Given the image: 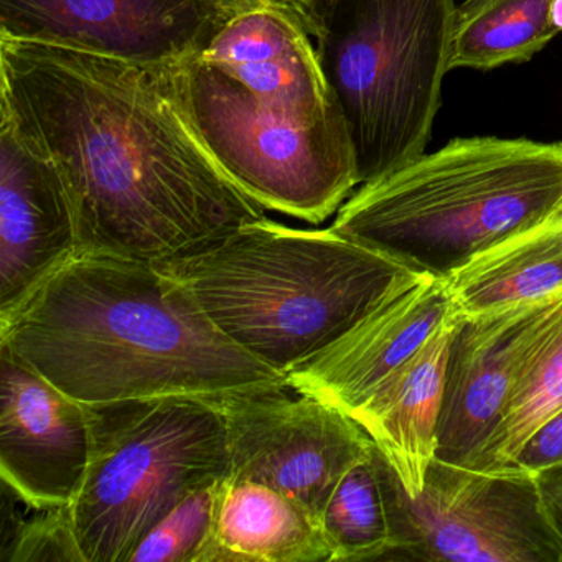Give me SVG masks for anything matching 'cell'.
I'll list each match as a JSON object with an SVG mask.
<instances>
[{"instance_id": "7a4b0ae2", "label": "cell", "mask_w": 562, "mask_h": 562, "mask_svg": "<svg viewBox=\"0 0 562 562\" xmlns=\"http://www.w3.org/2000/svg\"><path fill=\"white\" fill-rule=\"evenodd\" d=\"M0 345L87 406L288 383L226 338L156 262L117 256L65 262L0 322Z\"/></svg>"}, {"instance_id": "5b68a950", "label": "cell", "mask_w": 562, "mask_h": 562, "mask_svg": "<svg viewBox=\"0 0 562 562\" xmlns=\"http://www.w3.org/2000/svg\"><path fill=\"white\" fill-rule=\"evenodd\" d=\"M456 0H311V35L361 183L423 156L450 71Z\"/></svg>"}, {"instance_id": "e0dca14e", "label": "cell", "mask_w": 562, "mask_h": 562, "mask_svg": "<svg viewBox=\"0 0 562 562\" xmlns=\"http://www.w3.org/2000/svg\"><path fill=\"white\" fill-rule=\"evenodd\" d=\"M200 562H330L317 519L274 486L225 476Z\"/></svg>"}, {"instance_id": "30bf717a", "label": "cell", "mask_w": 562, "mask_h": 562, "mask_svg": "<svg viewBox=\"0 0 562 562\" xmlns=\"http://www.w3.org/2000/svg\"><path fill=\"white\" fill-rule=\"evenodd\" d=\"M236 14L225 0H0V37L176 67Z\"/></svg>"}, {"instance_id": "ffe728a7", "label": "cell", "mask_w": 562, "mask_h": 562, "mask_svg": "<svg viewBox=\"0 0 562 562\" xmlns=\"http://www.w3.org/2000/svg\"><path fill=\"white\" fill-rule=\"evenodd\" d=\"M552 0H465L457 5L450 70L531 60L555 35Z\"/></svg>"}, {"instance_id": "603a6c76", "label": "cell", "mask_w": 562, "mask_h": 562, "mask_svg": "<svg viewBox=\"0 0 562 562\" xmlns=\"http://www.w3.org/2000/svg\"><path fill=\"white\" fill-rule=\"evenodd\" d=\"M2 559L11 562H85L70 505L35 509L34 516L21 519Z\"/></svg>"}, {"instance_id": "5bb4252c", "label": "cell", "mask_w": 562, "mask_h": 562, "mask_svg": "<svg viewBox=\"0 0 562 562\" xmlns=\"http://www.w3.org/2000/svg\"><path fill=\"white\" fill-rule=\"evenodd\" d=\"M452 315L447 279L417 276L285 380L351 414Z\"/></svg>"}, {"instance_id": "4fadbf2b", "label": "cell", "mask_w": 562, "mask_h": 562, "mask_svg": "<svg viewBox=\"0 0 562 562\" xmlns=\"http://www.w3.org/2000/svg\"><path fill=\"white\" fill-rule=\"evenodd\" d=\"M77 255L60 173L0 111V322Z\"/></svg>"}, {"instance_id": "7c38bea8", "label": "cell", "mask_w": 562, "mask_h": 562, "mask_svg": "<svg viewBox=\"0 0 562 562\" xmlns=\"http://www.w3.org/2000/svg\"><path fill=\"white\" fill-rule=\"evenodd\" d=\"M562 292L457 317L447 363L436 459L465 467L502 416L519 367Z\"/></svg>"}, {"instance_id": "9c48e42d", "label": "cell", "mask_w": 562, "mask_h": 562, "mask_svg": "<svg viewBox=\"0 0 562 562\" xmlns=\"http://www.w3.org/2000/svg\"><path fill=\"white\" fill-rule=\"evenodd\" d=\"M216 401L228 430V475L274 486L318 525L341 476L374 449L350 414L288 383Z\"/></svg>"}, {"instance_id": "8fae6325", "label": "cell", "mask_w": 562, "mask_h": 562, "mask_svg": "<svg viewBox=\"0 0 562 562\" xmlns=\"http://www.w3.org/2000/svg\"><path fill=\"white\" fill-rule=\"evenodd\" d=\"M91 452L88 409L0 345V476L34 509L75 502Z\"/></svg>"}, {"instance_id": "7402d4cb", "label": "cell", "mask_w": 562, "mask_h": 562, "mask_svg": "<svg viewBox=\"0 0 562 562\" xmlns=\"http://www.w3.org/2000/svg\"><path fill=\"white\" fill-rule=\"evenodd\" d=\"M223 480L183 496L137 542L127 562H200L212 538Z\"/></svg>"}, {"instance_id": "277c9868", "label": "cell", "mask_w": 562, "mask_h": 562, "mask_svg": "<svg viewBox=\"0 0 562 562\" xmlns=\"http://www.w3.org/2000/svg\"><path fill=\"white\" fill-rule=\"evenodd\" d=\"M558 218L562 144L463 137L361 183L331 228L409 271L449 279Z\"/></svg>"}, {"instance_id": "d6986e66", "label": "cell", "mask_w": 562, "mask_h": 562, "mask_svg": "<svg viewBox=\"0 0 562 562\" xmlns=\"http://www.w3.org/2000/svg\"><path fill=\"white\" fill-rule=\"evenodd\" d=\"M561 409L562 301L526 353L498 423L465 467L479 472H512L525 440Z\"/></svg>"}, {"instance_id": "6da1fadb", "label": "cell", "mask_w": 562, "mask_h": 562, "mask_svg": "<svg viewBox=\"0 0 562 562\" xmlns=\"http://www.w3.org/2000/svg\"><path fill=\"white\" fill-rule=\"evenodd\" d=\"M0 111L60 173L78 252L169 261L266 216L203 143L170 67L0 37Z\"/></svg>"}, {"instance_id": "ba28073f", "label": "cell", "mask_w": 562, "mask_h": 562, "mask_svg": "<svg viewBox=\"0 0 562 562\" xmlns=\"http://www.w3.org/2000/svg\"><path fill=\"white\" fill-rule=\"evenodd\" d=\"M374 460L390 525L383 561L561 562L538 476L434 459L423 492L409 496L378 447Z\"/></svg>"}, {"instance_id": "3957f363", "label": "cell", "mask_w": 562, "mask_h": 562, "mask_svg": "<svg viewBox=\"0 0 562 562\" xmlns=\"http://www.w3.org/2000/svg\"><path fill=\"white\" fill-rule=\"evenodd\" d=\"M156 265L226 338L282 374L420 276L331 226L268 216Z\"/></svg>"}, {"instance_id": "4316f807", "label": "cell", "mask_w": 562, "mask_h": 562, "mask_svg": "<svg viewBox=\"0 0 562 562\" xmlns=\"http://www.w3.org/2000/svg\"><path fill=\"white\" fill-rule=\"evenodd\" d=\"M551 19L558 32H562V0H552Z\"/></svg>"}, {"instance_id": "2e32d148", "label": "cell", "mask_w": 562, "mask_h": 562, "mask_svg": "<svg viewBox=\"0 0 562 562\" xmlns=\"http://www.w3.org/2000/svg\"><path fill=\"white\" fill-rule=\"evenodd\" d=\"M457 317H449L350 414L376 443L407 495L423 492L437 453V429Z\"/></svg>"}, {"instance_id": "d4e9b609", "label": "cell", "mask_w": 562, "mask_h": 562, "mask_svg": "<svg viewBox=\"0 0 562 562\" xmlns=\"http://www.w3.org/2000/svg\"><path fill=\"white\" fill-rule=\"evenodd\" d=\"M229 8L236 12L249 11L258 8H276L289 12L304 24L311 34V0H225ZM312 37V35H311Z\"/></svg>"}, {"instance_id": "cb8c5ba5", "label": "cell", "mask_w": 562, "mask_h": 562, "mask_svg": "<svg viewBox=\"0 0 562 562\" xmlns=\"http://www.w3.org/2000/svg\"><path fill=\"white\" fill-rule=\"evenodd\" d=\"M562 467V409L541 424L516 453L512 472L538 476Z\"/></svg>"}, {"instance_id": "52a82bcc", "label": "cell", "mask_w": 562, "mask_h": 562, "mask_svg": "<svg viewBox=\"0 0 562 562\" xmlns=\"http://www.w3.org/2000/svg\"><path fill=\"white\" fill-rule=\"evenodd\" d=\"M170 74L216 162L262 209L321 225L361 186L344 117L308 123L249 97L200 57Z\"/></svg>"}, {"instance_id": "44dd1931", "label": "cell", "mask_w": 562, "mask_h": 562, "mask_svg": "<svg viewBox=\"0 0 562 562\" xmlns=\"http://www.w3.org/2000/svg\"><path fill=\"white\" fill-rule=\"evenodd\" d=\"M374 449L341 476L322 513L321 529L330 562L383 561L390 551V525Z\"/></svg>"}, {"instance_id": "ac0fdd59", "label": "cell", "mask_w": 562, "mask_h": 562, "mask_svg": "<svg viewBox=\"0 0 562 562\" xmlns=\"http://www.w3.org/2000/svg\"><path fill=\"white\" fill-rule=\"evenodd\" d=\"M453 317H475L562 292V218L529 229L447 279Z\"/></svg>"}, {"instance_id": "8992f818", "label": "cell", "mask_w": 562, "mask_h": 562, "mask_svg": "<svg viewBox=\"0 0 562 562\" xmlns=\"http://www.w3.org/2000/svg\"><path fill=\"white\" fill-rule=\"evenodd\" d=\"M87 406V404H85ZM91 452L70 505L85 562H127L183 496L229 473L216 397L160 396L87 406Z\"/></svg>"}, {"instance_id": "484cf974", "label": "cell", "mask_w": 562, "mask_h": 562, "mask_svg": "<svg viewBox=\"0 0 562 562\" xmlns=\"http://www.w3.org/2000/svg\"><path fill=\"white\" fill-rule=\"evenodd\" d=\"M539 488L544 498L546 508L562 536V467L546 470L538 475Z\"/></svg>"}, {"instance_id": "83f0119b", "label": "cell", "mask_w": 562, "mask_h": 562, "mask_svg": "<svg viewBox=\"0 0 562 562\" xmlns=\"http://www.w3.org/2000/svg\"><path fill=\"white\" fill-rule=\"evenodd\" d=\"M561 562H562V559H561Z\"/></svg>"}, {"instance_id": "9a60e30c", "label": "cell", "mask_w": 562, "mask_h": 562, "mask_svg": "<svg viewBox=\"0 0 562 562\" xmlns=\"http://www.w3.org/2000/svg\"><path fill=\"white\" fill-rule=\"evenodd\" d=\"M196 57L228 75L255 100L308 123L344 117L328 90L314 38L282 9L238 12Z\"/></svg>"}]
</instances>
